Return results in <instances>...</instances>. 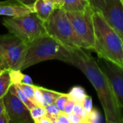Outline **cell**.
I'll return each instance as SVG.
<instances>
[{"instance_id":"obj_1","label":"cell","mask_w":123,"mask_h":123,"mask_svg":"<svg viewBox=\"0 0 123 123\" xmlns=\"http://www.w3.org/2000/svg\"><path fill=\"white\" fill-rule=\"evenodd\" d=\"M84 48H72L70 64L80 69L94 87L107 123H123V114L110 81L97 61Z\"/></svg>"},{"instance_id":"obj_2","label":"cell","mask_w":123,"mask_h":123,"mask_svg":"<svg viewBox=\"0 0 123 123\" xmlns=\"http://www.w3.org/2000/svg\"><path fill=\"white\" fill-rule=\"evenodd\" d=\"M95 51L99 58H105L123 68V39L97 12L94 11Z\"/></svg>"},{"instance_id":"obj_3","label":"cell","mask_w":123,"mask_h":123,"mask_svg":"<svg viewBox=\"0 0 123 123\" xmlns=\"http://www.w3.org/2000/svg\"><path fill=\"white\" fill-rule=\"evenodd\" d=\"M71 48L48 34L40 36L28 44L21 71L48 60L55 59L70 64Z\"/></svg>"},{"instance_id":"obj_4","label":"cell","mask_w":123,"mask_h":123,"mask_svg":"<svg viewBox=\"0 0 123 123\" xmlns=\"http://www.w3.org/2000/svg\"><path fill=\"white\" fill-rule=\"evenodd\" d=\"M47 32L68 48H81L90 50L75 32L66 12L62 9H55L48 19L45 22Z\"/></svg>"},{"instance_id":"obj_5","label":"cell","mask_w":123,"mask_h":123,"mask_svg":"<svg viewBox=\"0 0 123 123\" xmlns=\"http://www.w3.org/2000/svg\"><path fill=\"white\" fill-rule=\"evenodd\" d=\"M3 25L9 32L18 36L27 44L48 34L45 22L35 12L19 17H9L4 19Z\"/></svg>"},{"instance_id":"obj_6","label":"cell","mask_w":123,"mask_h":123,"mask_svg":"<svg viewBox=\"0 0 123 123\" xmlns=\"http://www.w3.org/2000/svg\"><path fill=\"white\" fill-rule=\"evenodd\" d=\"M28 44L18 36L9 32L0 35V52L7 68L21 70L24 63Z\"/></svg>"},{"instance_id":"obj_7","label":"cell","mask_w":123,"mask_h":123,"mask_svg":"<svg viewBox=\"0 0 123 123\" xmlns=\"http://www.w3.org/2000/svg\"><path fill=\"white\" fill-rule=\"evenodd\" d=\"M92 9L99 12L123 39V3L121 0H89Z\"/></svg>"},{"instance_id":"obj_8","label":"cell","mask_w":123,"mask_h":123,"mask_svg":"<svg viewBox=\"0 0 123 123\" xmlns=\"http://www.w3.org/2000/svg\"><path fill=\"white\" fill-rule=\"evenodd\" d=\"M94 10L90 4L83 11L66 12V14L79 37L88 45L90 50H94V30L93 24Z\"/></svg>"},{"instance_id":"obj_9","label":"cell","mask_w":123,"mask_h":123,"mask_svg":"<svg viewBox=\"0 0 123 123\" xmlns=\"http://www.w3.org/2000/svg\"><path fill=\"white\" fill-rule=\"evenodd\" d=\"M97 63L107 76L123 114V68L102 58H99Z\"/></svg>"},{"instance_id":"obj_10","label":"cell","mask_w":123,"mask_h":123,"mask_svg":"<svg viewBox=\"0 0 123 123\" xmlns=\"http://www.w3.org/2000/svg\"><path fill=\"white\" fill-rule=\"evenodd\" d=\"M4 102L10 123H34L30 110L17 96L9 92L4 96Z\"/></svg>"},{"instance_id":"obj_11","label":"cell","mask_w":123,"mask_h":123,"mask_svg":"<svg viewBox=\"0 0 123 123\" xmlns=\"http://www.w3.org/2000/svg\"><path fill=\"white\" fill-rule=\"evenodd\" d=\"M34 12L33 8L25 6L17 1L12 0L0 1V15L14 17Z\"/></svg>"},{"instance_id":"obj_12","label":"cell","mask_w":123,"mask_h":123,"mask_svg":"<svg viewBox=\"0 0 123 123\" xmlns=\"http://www.w3.org/2000/svg\"><path fill=\"white\" fill-rule=\"evenodd\" d=\"M55 9V4L48 0H36L33 5L34 12L44 22L48 19Z\"/></svg>"},{"instance_id":"obj_13","label":"cell","mask_w":123,"mask_h":123,"mask_svg":"<svg viewBox=\"0 0 123 123\" xmlns=\"http://www.w3.org/2000/svg\"><path fill=\"white\" fill-rule=\"evenodd\" d=\"M89 5L85 0H63V9L66 12H80L84 10Z\"/></svg>"},{"instance_id":"obj_14","label":"cell","mask_w":123,"mask_h":123,"mask_svg":"<svg viewBox=\"0 0 123 123\" xmlns=\"http://www.w3.org/2000/svg\"><path fill=\"white\" fill-rule=\"evenodd\" d=\"M12 84L10 77V70L9 68H6L0 75V99L4 98L9 92Z\"/></svg>"},{"instance_id":"obj_15","label":"cell","mask_w":123,"mask_h":123,"mask_svg":"<svg viewBox=\"0 0 123 123\" xmlns=\"http://www.w3.org/2000/svg\"><path fill=\"white\" fill-rule=\"evenodd\" d=\"M10 93L13 94L14 95L17 96L27 107L28 109L30 110L32 108H33L35 106H36V105L23 92V91L17 85V84H12L9 89V91Z\"/></svg>"},{"instance_id":"obj_16","label":"cell","mask_w":123,"mask_h":123,"mask_svg":"<svg viewBox=\"0 0 123 123\" xmlns=\"http://www.w3.org/2000/svg\"><path fill=\"white\" fill-rule=\"evenodd\" d=\"M10 77L12 84H25L28 85H34L31 78L29 76L22 74L21 70H10Z\"/></svg>"},{"instance_id":"obj_17","label":"cell","mask_w":123,"mask_h":123,"mask_svg":"<svg viewBox=\"0 0 123 123\" xmlns=\"http://www.w3.org/2000/svg\"><path fill=\"white\" fill-rule=\"evenodd\" d=\"M43 97V99H44V104H45V107H46L48 105L50 104H53L55 102V101L57 100V99L63 94L61 92H58L55 91H53V90H50L41 86H39Z\"/></svg>"},{"instance_id":"obj_18","label":"cell","mask_w":123,"mask_h":123,"mask_svg":"<svg viewBox=\"0 0 123 123\" xmlns=\"http://www.w3.org/2000/svg\"><path fill=\"white\" fill-rule=\"evenodd\" d=\"M68 94L71 99L74 100L75 102H79L81 104L84 98L87 95L84 89L80 86H75L72 87Z\"/></svg>"},{"instance_id":"obj_19","label":"cell","mask_w":123,"mask_h":123,"mask_svg":"<svg viewBox=\"0 0 123 123\" xmlns=\"http://www.w3.org/2000/svg\"><path fill=\"white\" fill-rule=\"evenodd\" d=\"M30 115L35 123H39L40 120L46 116L45 107L36 105L30 110Z\"/></svg>"},{"instance_id":"obj_20","label":"cell","mask_w":123,"mask_h":123,"mask_svg":"<svg viewBox=\"0 0 123 123\" xmlns=\"http://www.w3.org/2000/svg\"><path fill=\"white\" fill-rule=\"evenodd\" d=\"M46 116L51 120L52 123H56V120L61 111L58 109L55 103L48 105L45 107Z\"/></svg>"},{"instance_id":"obj_21","label":"cell","mask_w":123,"mask_h":123,"mask_svg":"<svg viewBox=\"0 0 123 123\" xmlns=\"http://www.w3.org/2000/svg\"><path fill=\"white\" fill-rule=\"evenodd\" d=\"M22 91L23 92L37 105L35 102V85H28L25 84H17Z\"/></svg>"},{"instance_id":"obj_22","label":"cell","mask_w":123,"mask_h":123,"mask_svg":"<svg viewBox=\"0 0 123 123\" xmlns=\"http://www.w3.org/2000/svg\"><path fill=\"white\" fill-rule=\"evenodd\" d=\"M101 121V115L96 108H92L91 112L87 114L86 123H99Z\"/></svg>"},{"instance_id":"obj_23","label":"cell","mask_w":123,"mask_h":123,"mask_svg":"<svg viewBox=\"0 0 123 123\" xmlns=\"http://www.w3.org/2000/svg\"><path fill=\"white\" fill-rule=\"evenodd\" d=\"M69 96H68V94H62L58 99L57 100L55 101V104L56 105V106L58 107V109L63 112V109H64V107L66 104V102L68 101L69 99Z\"/></svg>"},{"instance_id":"obj_24","label":"cell","mask_w":123,"mask_h":123,"mask_svg":"<svg viewBox=\"0 0 123 123\" xmlns=\"http://www.w3.org/2000/svg\"><path fill=\"white\" fill-rule=\"evenodd\" d=\"M70 123H86V118L80 115H76L74 112H72L69 115H67Z\"/></svg>"},{"instance_id":"obj_25","label":"cell","mask_w":123,"mask_h":123,"mask_svg":"<svg viewBox=\"0 0 123 123\" xmlns=\"http://www.w3.org/2000/svg\"><path fill=\"white\" fill-rule=\"evenodd\" d=\"M74 113H76L78 115H80L83 117H86L87 116V112H86V110H84L83 105L81 103L79 102H76L75 105H74Z\"/></svg>"},{"instance_id":"obj_26","label":"cell","mask_w":123,"mask_h":123,"mask_svg":"<svg viewBox=\"0 0 123 123\" xmlns=\"http://www.w3.org/2000/svg\"><path fill=\"white\" fill-rule=\"evenodd\" d=\"M82 105H83L84 110H86V112H87V114L89 113L93 108L92 97L89 95H86V97L84 98V101L82 102Z\"/></svg>"},{"instance_id":"obj_27","label":"cell","mask_w":123,"mask_h":123,"mask_svg":"<svg viewBox=\"0 0 123 123\" xmlns=\"http://www.w3.org/2000/svg\"><path fill=\"white\" fill-rule=\"evenodd\" d=\"M75 102L71 99H68V101L66 102L64 109H63V112L66 115H69L71 113H72L74 112V105H75Z\"/></svg>"},{"instance_id":"obj_28","label":"cell","mask_w":123,"mask_h":123,"mask_svg":"<svg viewBox=\"0 0 123 123\" xmlns=\"http://www.w3.org/2000/svg\"><path fill=\"white\" fill-rule=\"evenodd\" d=\"M56 123H70V122L67 115L65 114L63 112H61L57 117Z\"/></svg>"},{"instance_id":"obj_29","label":"cell","mask_w":123,"mask_h":123,"mask_svg":"<svg viewBox=\"0 0 123 123\" xmlns=\"http://www.w3.org/2000/svg\"><path fill=\"white\" fill-rule=\"evenodd\" d=\"M0 123H10V119L6 110L0 115Z\"/></svg>"},{"instance_id":"obj_30","label":"cell","mask_w":123,"mask_h":123,"mask_svg":"<svg viewBox=\"0 0 123 123\" xmlns=\"http://www.w3.org/2000/svg\"><path fill=\"white\" fill-rule=\"evenodd\" d=\"M18 2L25 5V6H30V7H32L33 8V5H34V3L35 2L36 0H17Z\"/></svg>"},{"instance_id":"obj_31","label":"cell","mask_w":123,"mask_h":123,"mask_svg":"<svg viewBox=\"0 0 123 123\" xmlns=\"http://www.w3.org/2000/svg\"><path fill=\"white\" fill-rule=\"evenodd\" d=\"M51 2H53L56 9H58V8H62L63 6V0H48Z\"/></svg>"},{"instance_id":"obj_32","label":"cell","mask_w":123,"mask_h":123,"mask_svg":"<svg viewBox=\"0 0 123 123\" xmlns=\"http://www.w3.org/2000/svg\"><path fill=\"white\" fill-rule=\"evenodd\" d=\"M0 68L1 69H5V68H7L6 67V63H5V61L0 52Z\"/></svg>"},{"instance_id":"obj_33","label":"cell","mask_w":123,"mask_h":123,"mask_svg":"<svg viewBox=\"0 0 123 123\" xmlns=\"http://www.w3.org/2000/svg\"><path fill=\"white\" fill-rule=\"evenodd\" d=\"M5 105H4V98L0 99V115L5 110Z\"/></svg>"},{"instance_id":"obj_34","label":"cell","mask_w":123,"mask_h":123,"mask_svg":"<svg viewBox=\"0 0 123 123\" xmlns=\"http://www.w3.org/2000/svg\"><path fill=\"white\" fill-rule=\"evenodd\" d=\"M39 123H52V122L47 116H45V117H44L43 119H41L40 120Z\"/></svg>"},{"instance_id":"obj_35","label":"cell","mask_w":123,"mask_h":123,"mask_svg":"<svg viewBox=\"0 0 123 123\" xmlns=\"http://www.w3.org/2000/svg\"><path fill=\"white\" fill-rule=\"evenodd\" d=\"M5 69H6V68H5ZM4 69H1V68H0V75H1V73L4 71Z\"/></svg>"},{"instance_id":"obj_36","label":"cell","mask_w":123,"mask_h":123,"mask_svg":"<svg viewBox=\"0 0 123 123\" xmlns=\"http://www.w3.org/2000/svg\"><path fill=\"white\" fill-rule=\"evenodd\" d=\"M85 1H89V0H85Z\"/></svg>"},{"instance_id":"obj_37","label":"cell","mask_w":123,"mask_h":123,"mask_svg":"<svg viewBox=\"0 0 123 123\" xmlns=\"http://www.w3.org/2000/svg\"><path fill=\"white\" fill-rule=\"evenodd\" d=\"M121 1H122V2H123V0H121Z\"/></svg>"}]
</instances>
